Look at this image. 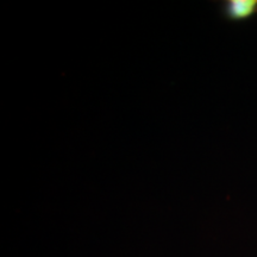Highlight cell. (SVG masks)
<instances>
[{"mask_svg": "<svg viewBox=\"0 0 257 257\" xmlns=\"http://www.w3.org/2000/svg\"><path fill=\"white\" fill-rule=\"evenodd\" d=\"M257 14V0H229L224 4V15L231 21H244Z\"/></svg>", "mask_w": 257, "mask_h": 257, "instance_id": "cell-1", "label": "cell"}]
</instances>
